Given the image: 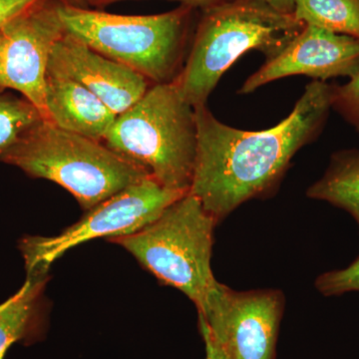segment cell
Returning a JSON list of instances; mask_svg holds the SVG:
<instances>
[{
    "label": "cell",
    "instance_id": "7c38bea8",
    "mask_svg": "<svg viewBox=\"0 0 359 359\" xmlns=\"http://www.w3.org/2000/svg\"><path fill=\"white\" fill-rule=\"evenodd\" d=\"M46 119L59 128L103 142L117 115L88 89L69 78L46 73Z\"/></svg>",
    "mask_w": 359,
    "mask_h": 359
},
{
    "label": "cell",
    "instance_id": "44dd1931",
    "mask_svg": "<svg viewBox=\"0 0 359 359\" xmlns=\"http://www.w3.org/2000/svg\"><path fill=\"white\" fill-rule=\"evenodd\" d=\"M79 1V0H76ZM86 1L91 2V4H110V2L119 1V0H86ZM178 1L183 2L185 6L192 7H200L204 9L207 7L215 6V4H221V2L226 1V0H178Z\"/></svg>",
    "mask_w": 359,
    "mask_h": 359
},
{
    "label": "cell",
    "instance_id": "2e32d148",
    "mask_svg": "<svg viewBox=\"0 0 359 359\" xmlns=\"http://www.w3.org/2000/svg\"><path fill=\"white\" fill-rule=\"evenodd\" d=\"M42 119L39 110L25 97L0 95V154Z\"/></svg>",
    "mask_w": 359,
    "mask_h": 359
},
{
    "label": "cell",
    "instance_id": "9c48e42d",
    "mask_svg": "<svg viewBox=\"0 0 359 359\" xmlns=\"http://www.w3.org/2000/svg\"><path fill=\"white\" fill-rule=\"evenodd\" d=\"M65 33L58 4L48 0H39L0 28V91L20 92L44 119L49 55Z\"/></svg>",
    "mask_w": 359,
    "mask_h": 359
},
{
    "label": "cell",
    "instance_id": "30bf717a",
    "mask_svg": "<svg viewBox=\"0 0 359 359\" xmlns=\"http://www.w3.org/2000/svg\"><path fill=\"white\" fill-rule=\"evenodd\" d=\"M359 72V39L306 25L275 57L266 60L250 75L238 93L249 94L259 87L292 75H306L325 82Z\"/></svg>",
    "mask_w": 359,
    "mask_h": 359
},
{
    "label": "cell",
    "instance_id": "6da1fadb",
    "mask_svg": "<svg viewBox=\"0 0 359 359\" xmlns=\"http://www.w3.org/2000/svg\"><path fill=\"white\" fill-rule=\"evenodd\" d=\"M332 85L313 80L283 121L264 131L219 122L207 106L195 109L198 152L190 192L217 223L241 205L271 194L299 149L323 131Z\"/></svg>",
    "mask_w": 359,
    "mask_h": 359
},
{
    "label": "cell",
    "instance_id": "ffe728a7",
    "mask_svg": "<svg viewBox=\"0 0 359 359\" xmlns=\"http://www.w3.org/2000/svg\"><path fill=\"white\" fill-rule=\"evenodd\" d=\"M201 334L204 339L205 346V359H229L224 349L212 337L209 330L202 323H199Z\"/></svg>",
    "mask_w": 359,
    "mask_h": 359
},
{
    "label": "cell",
    "instance_id": "ba28073f",
    "mask_svg": "<svg viewBox=\"0 0 359 359\" xmlns=\"http://www.w3.org/2000/svg\"><path fill=\"white\" fill-rule=\"evenodd\" d=\"M283 308L280 290L238 292L218 282L198 313L229 359H276Z\"/></svg>",
    "mask_w": 359,
    "mask_h": 359
},
{
    "label": "cell",
    "instance_id": "277c9868",
    "mask_svg": "<svg viewBox=\"0 0 359 359\" xmlns=\"http://www.w3.org/2000/svg\"><path fill=\"white\" fill-rule=\"evenodd\" d=\"M0 161L33 178L58 184L86 211L150 177L103 142L66 131L45 119L0 154Z\"/></svg>",
    "mask_w": 359,
    "mask_h": 359
},
{
    "label": "cell",
    "instance_id": "e0dca14e",
    "mask_svg": "<svg viewBox=\"0 0 359 359\" xmlns=\"http://www.w3.org/2000/svg\"><path fill=\"white\" fill-rule=\"evenodd\" d=\"M314 285L318 292L328 297L359 292V257L344 269L321 273Z\"/></svg>",
    "mask_w": 359,
    "mask_h": 359
},
{
    "label": "cell",
    "instance_id": "d6986e66",
    "mask_svg": "<svg viewBox=\"0 0 359 359\" xmlns=\"http://www.w3.org/2000/svg\"><path fill=\"white\" fill-rule=\"evenodd\" d=\"M39 0H0V28L18 18Z\"/></svg>",
    "mask_w": 359,
    "mask_h": 359
},
{
    "label": "cell",
    "instance_id": "52a82bcc",
    "mask_svg": "<svg viewBox=\"0 0 359 359\" xmlns=\"http://www.w3.org/2000/svg\"><path fill=\"white\" fill-rule=\"evenodd\" d=\"M185 194L169 190L151 177L127 187L54 237L22 238L20 249L26 271L48 273L53 262L78 245L99 238L112 240L132 235L155 221Z\"/></svg>",
    "mask_w": 359,
    "mask_h": 359
},
{
    "label": "cell",
    "instance_id": "3957f363",
    "mask_svg": "<svg viewBox=\"0 0 359 359\" xmlns=\"http://www.w3.org/2000/svg\"><path fill=\"white\" fill-rule=\"evenodd\" d=\"M103 143L165 188L188 193L198 152L195 109L176 81L154 84L117 115Z\"/></svg>",
    "mask_w": 359,
    "mask_h": 359
},
{
    "label": "cell",
    "instance_id": "5bb4252c",
    "mask_svg": "<svg viewBox=\"0 0 359 359\" xmlns=\"http://www.w3.org/2000/svg\"><path fill=\"white\" fill-rule=\"evenodd\" d=\"M306 195L344 210L359 229V149L334 152L325 173L309 187Z\"/></svg>",
    "mask_w": 359,
    "mask_h": 359
},
{
    "label": "cell",
    "instance_id": "7402d4cb",
    "mask_svg": "<svg viewBox=\"0 0 359 359\" xmlns=\"http://www.w3.org/2000/svg\"><path fill=\"white\" fill-rule=\"evenodd\" d=\"M264 1L283 13L294 14V6L292 0H264Z\"/></svg>",
    "mask_w": 359,
    "mask_h": 359
},
{
    "label": "cell",
    "instance_id": "603a6c76",
    "mask_svg": "<svg viewBox=\"0 0 359 359\" xmlns=\"http://www.w3.org/2000/svg\"><path fill=\"white\" fill-rule=\"evenodd\" d=\"M62 1H63V0H62Z\"/></svg>",
    "mask_w": 359,
    "mask_h": 359
},
{
    "label": "cell",
    "instance_id": "4fadbf2b",
    "mask_svg": "<svg viewBox=\"0 0 359 359\" xmlns=\"http://www.w3.org/2000/svg\"><path fill=\"white\" fill-rule=\"evenodd\" d=\"M48 273L27 271L25 285L0 304V359L15 342L36 339L41 325V297Z\"/></svg>",
    "mask_w": 359,
    "mask_h": 359
},
{
    "label": "cell",
    "instance_id": "ac0fdd59",
    "mask_svg": "<svg viewBox=\"0 0 359 359\" xmlns=\"http://www.w3.org/2000/svg\"><path fill=\"white\" fill-rule=\"evenodd\" d=\"M332 109L359 134V72L346 84L332 85Z\"/></svg>",
    "mask_w": 359,
    "mask_h": 359
},
{
    "label": "cell",
    "instance_id": "8992f818",
    "mask_svg": "<svg viewBox=\"0 0 359 359\" xmlns=\"http://www.w3.org/2000/svg\"><path fill=\"white\" fill-rule=\"evenodd\" d=\"M217 224L188 192L152 223L110 242L128 250L160 282L181 290L200 311L218 283L211 266Z\"/></svg>",
    "mask_w": 359,
    "mask_h": 359
},
{
    "label": "cell",
    "instance_id": "9a60e30c",
    "mask_svg": "<svg viewBox=\"0 0 359 359\" xmlns=\"http://www.w3.org/2000/svg\"><path fill=\"white\" fill-rule=\"evenodd\" d=\"M294 15L306 25L359 39V0H292Z\"/></svg>",
    "mask_w": 359,
    "mask_h": 359
},
{
    "label": "cell",
    "instance_id": "5b68a950",
    "mask_svg": "<svg viewBox=\"0 0 359 359\" xmlns=\"http://www.w3.org/2000/svg\"><path fill=\"white\" fill-rule=\"evenodd\" d=\"M194 8L183 4L155 15H118L58 4L68 34L155 84L179 76Z\"/></svg>",
    "mask_w": 359,
    "mask_h": 359
},
{
    "label": "cell",
    "instance_id": "7a4b0ae2",
    "mask_svg": "<svg viewBox=\"0 0 359 359\" xmlns=\"http://www.w3.org/2000/svg\"><path fill=\"white\" fill-rule=\"evenodd\" d=\"M202 11L185 65L175 80L194 108L205 105L224 73L245 52H263L269 60L306 26L264 0H226Z\"/></svg>",
    "mask_w": 359,
    "mask_h": 359
},
{
    "label": "cell",
    "instance_id": "8fae6325",
    "mask_svg": "<svg viewBox=\"0 0 359 359\" xmlns=\"http://www.w3.org/2000/svg\"><path fill=\"white\" fill-rule=\"evenodd\" d=\"M47 73L81 84L116 115L138 102L148 91L150 82L66 32L52 47Z\"/></svg>",
    "mask_w": 359,
    "mask_h": 359
}]
</instances>
